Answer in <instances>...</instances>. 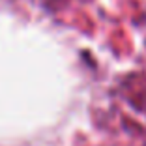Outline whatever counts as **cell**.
I'll use <instances>...</instances> for the list:
<instances>
[]
</instances>
